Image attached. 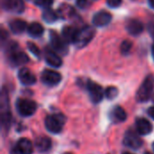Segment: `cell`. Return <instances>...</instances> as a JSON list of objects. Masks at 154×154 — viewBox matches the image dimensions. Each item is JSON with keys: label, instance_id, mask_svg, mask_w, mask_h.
I'll return each instance as SVG.
<instances>
[{"label": "cell", "instance_id": "1", "mask_svg": "<svg viewBox=\"0 0 154 154\" xmlns=\"http://www.w3.org/2000/svg\"><path fill=\"white\" fill-rule=\"evenodd\" d=\"M7 58L10 62V64L14 66H20L27 63L29 61L28 56L23 52L20 51L18 49V45L15 42H11L7 46Z\"/></svg>", "mask_w": 154, "mask_h": 154}, {"label": "cell", "instance_id": "2", "mask_svg": "<svg viewBox=\"0 0 154 154\" xmlns=\"http://www.w3.org/2000/svg\"><path fill=\"white\" fill-rule=\"evenodd\" d=\"M154 88V77L152 75H149L145 78L142 85L140 86L137 93H136V99L139 102H145L147 101L152 93Z\"/></svg>", "mask_w": 154, "mask_h": 154}, {"label": "cell", "instance_id": "3", "mask_svg": "<svg viewBox=\"0 0 154 154\" xmlns=\"http://www.w3.org/2000/svg\"><path fill=\"white\" fill-rule=\"evenodd\" d=\"M64 123H65V117L61 114L50 115L46 117L44 122L46 129L52 134L60 133L64 125Z\"/></svg>", "mask_w": 154, "mask_h": 154}, {"label": "cell", "instance_id": "4", "mask_svg": "<svg viewBox=\"0 0 154 154\" xmlns=\"http://www.w3.org/2000/svg\"><path fill=\"white\" fill-rule=\"evenodd\" d=\"M95 30L90 26H86L78 31L74 44L77 48H83L88 44V42L94 38Z\"/></svg>", "mask_w": 154, "mask_h": 154}, {"label": "cell", "instance_id": "5", "mask_svg": "<svg viewBox=\"0 0 154 154\" xmlns=\"http://www.w3.org/2000/svg\"><path fill=\"white\" fill-rule=\"evenodd\" d=\"M11 123V113L9 109L8 96L5 89L1 95V124L4 129H8Z\"/></svg>", "mask_w": 154, "mask_h": 154}, {"label": "cell", "instance_id": "6", "mask_svg": "<svg viewBox=\"0 0 154 154\" xmlns=\"http://www.w3.org/2000/svg\"><path fill=\"white\" fill-rule=\"evenodd\" d=\"M16 109L21 116H30L35 113L37 109V106H36V103L32 100L20 98L16 102Z\"/></svg>", "mask_w": 154, "mask_h": 154}, {"label": "cell", "instance_id": "7", "mask_svg": "<svg viewBox=\"0 0 154 154\" xmlns=\"http://www.w3.org/2000/svg\"><path fill=\"white\" fill-rule=\"evenodd\" d=\"M51 35V44L55 51L65 54L68 51V42L63 39V37H60L58 35L57 32L54 31H51L50 32Z\"/></svg>", "mask_w": 154, "mask_h": 154}, {"label": "cell", "instance_id": "8", "mask_svg": "<svg viewBox=\"0 0 154 154\" xmlns=\"http://www.w3.org/2000/svg\"><path fill=\"white\" fill-rule=\"evenodd\" d=\"M87 88H88L90 99L94 104H98L99 102L102 101L105 93L103 91V88L98 84L92 82V81H88L87 84Z\"/></svg>", "mask_w": 154, "mask_h": 154}, {"label": "cell", "instance_id": "9", "mask_svg": "<svg viewBox=\"0 0 154 154\" xmlns=\"http://www.w3.org/2000/svg\"><path fill=\"white\" fill-rule=\"evenodd\" d=\"M42 81L43 84L50 86V87H53L58 85L60 80H61V75L54 70H51V69H45L42 71V76H41Z\"/></svg>", "mask_w": 154, "mask_h": 154}, {"label": "cell", "instance_id": "10", "mask_svg": "<svg viewBox=\"0 0 154 154\" xmlns=\"http://www.w3.org/2000/svg\"><path fill=\"white\" fill-rule=\"evenodd\" d=\"M124 143L127 147H130L134 150H137L142 147L143 141L134 130H129L125 134Z\"/></svg>", "mask_w": 154, "mask_h": 154}, {"label": "cell", "instance_id": "11", "mask_svg": "<svg viewBox=\"0 0 154 154\" xmlns=\"http://www.w3.org/2000/svg\"><path fill=\"white\" fill-rule=\"evenodd\" d=\"M112 20V15L110 13L106 12V11H99L97 13L95 14V15L93 16V23L96 26L101 27V26H105L106 24H108Z\"/></svg>", "mask_w": 154, "mask_h": 154}, {"label": "cell", "instance_id": "12", "mask_svg": "<svg viewBox=\"0 0 154 154\" xmlns=\"http://www.w3.org/2000/svg\"><path fill=\"white\" fill-rule=\"evenodd\" d=\"M44 59L46 62L52 67L58 68V67H60L62 64V60L60 57L56 53L55 51L49 49V48H46L44 51Z\"/></svg>", "mask_w": 154, "mask_h": 154}, {"label": "cell", "instance_id": "13", "mask_svg": "<svg viewBox=\"0 0 154 154\" xmlns=\"http://www.w3.org/2000/svg\"><path fill=\"white\" fill-rule=\"evenodd\" d=\"M18 78L21 83L25 86H31L36 82V78L33 75V73L26 68H23L22 69L19 70Z\"/></svg>", "mask_w": 154, "mask_h": 154}, {"label": "cell", "instance_id": "14", "mask_svg": "<svg viewBox=\"0 0 154 154\" xmlns=\"http://www.w3.org/2000/svg\"><path fill=\"white\" fill-rule=\"evenodd\" d=\"M15 151L19 154H32L33 152V145L27 138H21L17 143Z\"/></svg>", "mask_w": 154, "mask_h": 154}, {"label": "cell", "instance_id": "15", "mask_svg": "<svg viewBox=\"0 0 154 154\" xmlns=\"http://www.w3.org/2000/svg\"><path fill=\"white\" fill-rule=\"evenodd\" d=\"M135 126L137 133L142 135H147L152 131V124L145 118H138L135 122Z\"/></svg>", "mask_w": 154, "mask_h": 154}, {"label": "cell", "instance_id": "16", "mask_svg": "<svg viewBox=\"0 0 154 154\" xmlns=\"http://www.w3.org/2000/svg\"><path fill=\"white\" fill-rule=\"evenodd\" d=\"M125 28H126L127 32L130 34L134 35V36L139 35L143 31V23L140 21L136 20V19H130V20H128L127 23H126Z\"/></svg>", "mask_w": 154, "mask_h": 154}, {"label": "cell", "instance_id": "17", "mask_svg": "<svg viewBox=\"0 0 154 154\" xmlns=\"http://www.w3.org/2000/svg\"><path fill=\"white\" fill-rule=\"evenodd\" d=\"M2 6L5 10L22 13L23 11V0H2Z\"/></svg>", "mask_w": 154, "mask_h": 154}, {"label": "cell", "instance_id": "18", "mask_svg": "<svg viewBox=\"0 0 154 154\" xmlns=\"http://www.w3.org/2000/svg\"><path fill=\"white\" fill-rule=\"evenodd\" d=\"M35 147L41 152H47L51 147V141L47 136H44V135L39 136L35 140Z\"/></svg>", "mask_w": 154, "mask_h": 154}, {"label": "cell", "instance_id": "19", "mask_svg": "<svg viewBox=\"0 0 154 154\" xmlns=\"http://www.w3.org/2000/svg\"><path fill=\"white\" fill-rule=\"evenodd\" d=\"M109 116H110V119L114 123L117 124V123H122V122L125 121L127 116H126L125 111L121 106H116L111 110Z\"/></svg>", "mask_w": 154, "mask_h": 154}, {"label": "cell", "instance_id": "20", "mask_svg": "<svg viewBox=\"0 0 154 154\" xmlns=\"http://www.w3.org/2000/svg\"><path fill=\"white\" fill-rule=\"evenodd\" d=\"M26 26H27L26 23L21 19H14L9 23V27H10L11 31L17 34L24 32V30L26 29Z\"/></svg>", "mask_w": 154, "mask_h": 154}, {"label": "cell", "instance_id": "21", "mask_svg": "<svg viewBox=\"0 0 154 154\" xmlns=\"http://www.w3.org/2000/svg\"><path fill=\"white\" fill-rule=\"evenodd\" d=\"M77 33H78V31L72 26H65L62 29V37L68 43L69 42L74 43Z\"/></svg>", "mask_w": 154, "mask_h": 154}, {"label": "cell", "instance_id": "22", "mask_svg": "<svg viewBox=\"0 0 154 154\" xmlns=\"http://www.w3.org/2000/svg\"><path fill=\"white\" fill-rule=\"evenodd\" d=\"M28 33L32 36V37H40L43 32L44 29L42 27V25L39 23H32L28 28H27Z\"/></svg>", "mask_w": 154, "mask_h": 154}, {"label": "cell", "instance_id": "23", "mask_svg": "<svg viewBox=\"0 0 154 154\" xmlns=\"http://www.w3.org/2000/svg\"><path fill=\"white\" fill-rule=\"evenodd\" d=\"M58 14L51 8H46L42 13V19L46 23H53L57 20Z\"/></svg>", "mask_w": 154, "mask_h": 154}, {"label": "cell", "instance_id": "24", "mask_svg": "<svg viewBox=\"0 0 154 154\" xmlns=\"http://www.w3.org/2000/svg\"><path fill=\"white\" fill-rule=\"evenodd\" d=\"M73 12H74V10L71 8V6L68 5H65L60 7L59 14H60L62 18H69V17L71 16Z\"/></svg>", "mask_w": 154, "mask_h": 154}, {"label": "cell", "instance_id": "25", "mask_svg": "<svg viewBox=\"0 0 154 154\" xmlns=\"http://www.w3.org/2000/svg\"><path fill=\"white\" fill-rule=\"evenodd\" d=\"M105 95L108 99H114L118 95V89L116 87H108L105 91Z\"/></svg>", "mask_w": 154, "mask_h": 154}, {"label": "cell", "instance_id": "26", "mask_svg": "<svg viewBox=\"0 0 154 154\" xmlns=\"http://www.w3.org/2000/svg\"><path fill=\"white\" fill-rule=\"evenodd\" d=\"M131 49H132V42L130 41L125 40V41H124L122 42V44H121V51H122L123 54H125V55L128 54L130 52Z\"/></svg>", "mask_w": 154, "mask_h": 154}, {"label": "cell", "instance_id": "27", "mask_svg": "<svg viewBox=\"0 0 154 154\" xmlns=\"http://www.w3.org/2000/svg\"><path fill=\"white\" fill-rule=\"evenodd\" d=\"M27 47H28L29 51H30L34 56L40 57L41 51H40V49L38 48V46H36L33 42H28V43H27Z\"/></svg>", "mask_w": 154, "mask_h": 154}, {"label": "cell", "instance_id": "28", "mask_svg": "<svg viewBox=\"0 0 154 154\" xmlns=\"http://www.w3.org/2000/svg\"><path fill=\"white\" fill-rule=\"evenodd\" d=\"M53 0H34L35 5H37L40 7H44V8H49L51 4H52Z\"/></svg>", "mask_w": 154, "mask_h": 154}, {"label": "cell", "instance_id": "29", "mask_svg": "<svg viewBox=\"0 0 154 154\" xmlns=\"http://www.w3.org/2000/svg\"><path fill=\"white\" fill-rule=\"evenodd\" d=\"M106 3L111 7H118L122 4V0H106Z\"/></svg>", "mask_w": 154, "mask_h": 154}, {"label": "cell", "instance_id": "30", "mask_svg": "<svg viewBox=\"0 0 154 154\" xmlns=\"http://www.w3.org/2000/svg\"><path fill=\"white\" fill-rule=\"evenodd\" d=\"M148 31L150 32V34L152 35V37L153 38L154 40V23L152 22L148 24Z\"/></svg>", "mask_w": 154, "mask_h": 154}, {"label": "cell", "instance_id": "31", "mask_svg": "<svg viewBox=\"0 0 154 154\" xmlns=\"http://www.w3.org/2000/svg\"><path fill=\"white\" fill-rule=\"evenodd\" d=\"M88 0H77V4L79 7H84L87 4Z\"/></svg>", "mask_w": 154, "mask_h": 154}, {"label": "cell", "instance_id": "32", "mask_svg": "<svg viewBox=\"0 0 154 154\" xmlns=\"http://www.w3.org/2000/svg\"><path fill=\"white\" fill-rule=\"evenodd\" d=\"M148 115L154 120V106H152L148 109Z\"/></svg>", "mask_w": 154, "mask_h": 154}, {"label": "cell", "instance_id": "33", "mask_svg": "<svg viewBox=\"0 0 154 154\" xmlns=\"http://www.w3.org/2000/svg\"><path fill=\"white\" fill-rule=\"evenodd\" d=\"M149 1V4H150V5L152 7V8H154V0H148Z\"/></svg>", "mask_w": 154, "mask_h": 154}, {"label": "cell", "instance_id": "34", "mask_svg": "<svg viewBox=\"0 0 154 154\" xmlns=\"http://www.w3.org/2000/svg\"><path fill=\"white\" fill-rule=\"evenodd\" d=\"M152 57H153L154 59V45L152 47Z\"/></svg>", "mask_w": 154, "mask_h": 154}, {"label": "cell", "instance_id": "35", "mask_svg": "<svg viewBox=\"0 0 154 154\" xmlns=\"http://www.w3.org/2000/svg\"><path fill=\"white\" fill-rule=\"evenodd\" d=\"M144 154H152V153H151V152H146Z\"/></svg>", "mask_w": 154, "mask_h": 154}, {"label": "cell", "instance_id": "36", "mask_svg": "<svg viewBox=\"0 0 154 154\" xmlns=\"http://www.w3.org/2000/svg\"><path fill=\"white\" fill-rule=\"evenodd\" d=\"M123 154H132V153H130V152H124Z\"/></svg>", "mask_w": 154, "mask_h": 154}, {"label": "cell", "instance_id": "37", "mask_svg": "<svg viewBox=\"0 0 154 154\" xmlns=\"http://www.w3.org/2000/svg\"><path fill=\"white\" fill-rule=\"evenodd\" d=\"M152 149H153V151H154V143H152Z\"/></svg>", "mask_w": 154, "mask_h": 154}, {"label": "cell", "instance_id": "38", "mask_svg": "<svg viewBox=\"0 0 154 154\" xmlns=\"http://www.w3.org/2000/svg\"><path fill=\"white\" fill-rule=\"evenodd\" d=\"M65 154H70V153H65Z\"/></svg>", "mask_w": 154, "mask_h": 154}]
</instances>
